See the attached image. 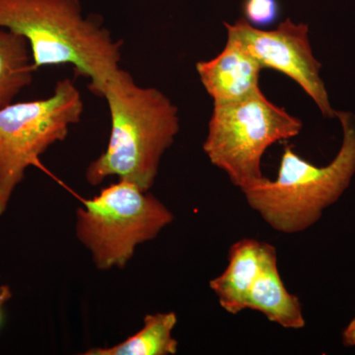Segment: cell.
Returning a JSON list of instances; mask_svg holds the SVG:
<instances>
[{
	"label": "cell",
	"mask_w": 355,
	"mask_h": 355,
	"mask_svg": "<svg viewBox=\"0 0 355 355\" xmlns=\"http://www.w3.org/2000/svg\"><path fill=\"white\" fill-rule=\"evenodd\" d=\"M98 96L108 104L111 135L106 150L88 166L86 181L98 186L116 176L149 191L180 130L177 107L158 89L140 87L121 69Z\"/></svg>",
	"instance_id": "obj_1"
},
{
	"label": "cell",
	"mask_w": 355,
	"mask_h": 355,
	"mask_svg": "<svg viewBox=\"0 0 355 355\" xmlns=\"http://www.w3.org/2000/svg\"><path fill=\"white\" fill-rule=\"evenodd\" d=\"M0 28L25 38L35 70L72 65L95 94L120 69L123 43L85 19L79 0H0Z\"/></svg>",
	"instance_id": "obj_2"
},
{
	"label": "cell",
	"mask_w": 355,
	"mask_h": 355,
	"mask_svg": "<svg viewBox=\"0 0 355 355\" xmlns=\"http://www.w3.org/2000/svg\"><path fill=\"white\" fill-rule=\"evenodd\" d=\"M343 144L330 164L319 167L287 146L277 179L263 178L242 191L248 205L275 231L303 232L320 220L324 209L338 202L355 174V116L336 112Z\"/></svg>",
	"instance_id": "obj_3"
},
{
	"label": "cell",
	"mask_w": 355,
	"mask_h": 355,
	"mask_svg": "<svg viewBox=\"0 0 355 355\" xmlns=\"http://www.w3.org/2000/svg\"><path fill=\"white\" fill-rule=\"evenodd\" d=\"M83 203L76 210V236L100 270L125 268L139 245L155 239L174 220L164 203L125 180Z\"/></svg>",
	"instance_id": "obj_4"
},
{
	"label": "cell",
	"mask_w": 355,
	"mask_h": 355,
	"mask_svg": "<svg viewBox=\"0 0 355 355\" xmlns=\"http://www.w3.org/2000/svg\"><path fill=\"white\" fill-rule=\"evenodd\" d=\"M302 127V121L266 99L260 88L242 101L214 105L203 150L244 191L265 178L261 159L266 149L296 137Z\"/></svg>",
	"instance_id": "obj_5"
},
{
	"label": "cell",
	"mask_w": 355,
	"mask_h": 355,
	"mask_svg": "<svg viewBox=\"0 0 355 355\" xmlns=\"http://www.w3.org/2000/svg\"><path fill=\"white\" fill-rule=\"evenodd\" d=\"M80 91L70 79L58 81L50 97L0 108V217L14 191L49 147L62 141L81 120Z\"/></svg>",
	"instance_id": "obj_6"
},
{
	"label": "cell",
	"mask_w": 355,
	"mask_h": 355,
	"mask_svg": "<svg viewBox=\"0 0 355 355\" xmlns=\"http://www.w3.org/2000/svg\"><path fill=\"white\" fill-rule=\"evenodd\" d=\"M225 27L263 69L277 70L291 77L312 98L324 118H335L336 111L320 76L322 64L311 48L308 25L286 19L275 29H258L243 17L234 24L225 23Z\"/></svg>",
	"instance_id": "obj_7"
},
{
	"label": "cell",
	"mask_w": 355,
	"mask_h": 355,
	"mask_svg": "<svg viewBox=\"0 0 355 355\" xmlns=\"http://www.w3.org/2000/svg\"><path fill=\"white\" fill-rule=\"evenodd\" d=\"M196 69L214 105L242 101L260 89L263 67L230 33L223 51L212 60L198 62Z\"/></svg>",
	"instance_id": "obj_8"
},
{
	"label": "cell",
	"mask_w": 355,
	"mask_h": 355,
	"mask_svg": "<svg viewBox=\"0 0 355 355\" xmlns=\"http://www.w3.org/2000/svg\"><path fill=\"white\" fill-rule=\"evenodd\" d=\"M246 309L258 311L284 329L300 330L305 327L302 304L284 286L277 249L268 243L265 242L261 270L248 294Z\"/></svg>",
	"instance_id": "obj_9"
},
{
	"label": "cell",
	"mask_w": 355,
	"mask_h": 355,
	"mask_svg": "<svg viewBox=\"0 0 355 355\" xmlns=\"http://www.w3.org/2000/svg\"><path fill=\"white\" fill-rule=\"evenodd\" d=\"M263 248L265 242L250 238L235 242L229 248L227 268L210 280V289L229 314L246 310L248 294L261 270Z\"/></svg>",
	"instance_id": "obj_10"
},
{
	"label": "cell",
	"mask_w": 355,
	"mask_h": 355,
	"mask_svg": "<svg viewBox=\"0 0 355 355\" xmlns=\"http://www.w3.org/2000/svg\"><path fill=\"white\" fill-rule=\"evenodd\" d=\"M178 318L175 312L147 314L144 327L127 340L111 347H94L84 355H173L179 343L173 336Z\"/></svg>",
	"instance_id": "obj_11"
},
{
	"label": "cell",
	"mask_w": 355,
	"mask_h": 355,
	"mask_svg": "<svg viewBox=\"0 0 355 355\" xmlns=\"http://www.w3.org/2000/svg\"><path fill=\"white\" fill-rule=\"evenodd\" d=\"M29 50L22 36L0 29V108L11 104L32 83L36 70Z\"/></svg>",
	"instance_id": "obj_12"
},
{
	"label": "cell",
	"mask_w": 355,
	"mask_h": 355,
	"mask_svg": "<svg viewBox=\"0 0 355 355\" xmlns=\"http://www.w3.org/2000/svg\"><path fill=\"white\" fill-rule=\"evenodd\" d=\"M242 10L245 19L258 29L275 25L282 12L279 0H244Z\"/></svg>",
	"instance_id": "obj_13"
},
{
	"label": "cell",
	"mask_w": 355,
	"mask_h": 355,
	"mask_svg": "<svg viewBox=\"0 0 355 355\" xmlns=\"http://www.w3.org/2000/svg\"><path fill=\"white\" fill-rule=\"evenodd\" d=\"M342 340L345 347H355V316L343 330Z\"/></svg>",
	"instance_id": "obj_14"
},
{
	"label": "cell",
	"mask_w": 355,
	"mask_h": 355,
	"mask_svg": "<svg viewBox=\"0 0 355 355\" xmlns=\"http://www.w3.org/2000/svg\"><path fill=\"white\" fill-rule=\"evenodd\" d=\"M12 297V291L8 286H0V324L2 321V311L4 305Z\"/></svg>",
	"instance_id": "obj_15"
}]
</instances>
